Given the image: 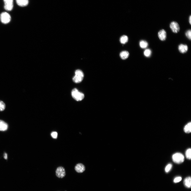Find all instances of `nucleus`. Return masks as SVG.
<instances>
[{
    "instance_id": "nucleus-1",
    "label": "nucleus",
    "mask_w": 191,
    "mask_h": 191,
    "mask_svg": "<svg viewBox=\"0 0 191 191\" xmlns=\"http://www.w3.org/2000/svg\"><path fill=\"white\" fill-rule=\"evenodd\" d=\"M71 95L73 98L78 101H81L83 99L84 97V94L79 92L76 88H74L72 90Z\"/></svg>"
},
{
    "instance_id": "nucleus-2",
    "label": "nucleus",
    "mask_w": 191,
    "mask_h": 191,
    "mask_svg": "<svg viewBox=\"0 0 191 191\" xmlns=\"http://www.w3.org/2000/svg\"><path fill=\"white\" fill-rule=\"evenodd\" d=\"M84 77L83 72L81 70H77L75 72V75L73 78V80L76 83H80L82 81Z\"/></svg>"
},
{
    "instance_id": "nucleus-3",
    "label": "nucleus",
    "mask_w": 191,
    "mask_h": 191,
    "mask_svg": "<svg viewBox=\"0 0 191 191\" xmlns=\"http://www.w3.org/2000/svg\"><path fill=\"white\" fill-rule=\"evenodd\" d=\"M173 160L175 163L180 164L183 163L184 161V155L181 153H177L174 154L172 156Z\"/></svg>"
},
{
    "instance_id": "nucleus-4",
    "label": "nucleus",
    "mask_w": 191,
    "mask_h": 191,
    "mask_svg": "<svg viewBox=\"0 0 191 191\" xmlns=\"http://www.w3.org/2000/svg\"><path fill=\"white\" fill-rule=\"evenodd\" d=\"M0 19L1 22L3 23L7 24L9 23L11 20V17L10 15L6 12L2 13L0 16Z\"/></svg>"
},
{
    "instance_id": "nucleus-5",
    "label": "nucleus",
    "mask_w": 191,
    "mask_h": 191,
    "mask_svg": "<svg viewBox=\"0 0 191 191\" xmlns=\"http://www.w3.org/2000/svg\"><path fill=\"white\" fill-rule=\"evenodd\" d=\"M56 174L57 177L59 178H64L66 175L65 168L62 166L58 167L56 171Z\"/></svg>"
},
{
    "instance_id": "nucleus-6",
    "label": "nucleus",
    "mask_w": 191,
    "mask_h": 191,
    "mask_svg": "<svg viewBox=\"0 0 191 191\" xmlns=\"http://www.w3.org/2000/svg\"><path fill=\"white\" fill-rule=\"evenodd\" d=\"M170 27L172 32L175 34L178 33L180 30L179 24L175 21L172 22L170 24Z\"/></svg>"
},
{
    "instance_id": "nucleus-7",
    "label": "nucleus",
    "mask_w": 191,
    "mask_h": 191,
    "mask_svg": "<svg viewBox=\"0 0 191 191\" xmlns=\"http://www.w3.org/2000/svg\"><path fill=\"white\" fill-rule=\"evenodd\" d=\"M5 9L8 11H11L13 7V0H3Z\"/></svg>"
},
{
    "instance_id": "nucleus-8",
    "label": "nucleus",
    "mask_w": 191,
    "mask_h": 191,
    "mask_svg": "<svg viewBox=\"0 0 191 191\" xmlns=\"http://www.w3.org/2000/svg\"><path fill=\"white\" fill-rule=\"evenodd\" d=\"M158 36L160 40L162 41H164L167 38V32L165 30L161 29L158 32Z\"/></svg>"
},
{
    "instance_id": "nucleus-9",
    "label": "nucleus",
    "mask_w": 191,
    "mask_h": 191,
    "mask_svg": "<svg viewBox=\"0 0 191 191\" xmlns=\"http://www.w3.org/2000/svg\"><path fill=\"white\" fill-rule=\"evenodd\" d=\"M178 50L179 52L182 54L186 53L188 50V45L183 44H180L178 46Z\"/></svg>"
},
{
    "instance_id": "nucleus-10",
    "label": "nucleus",
    "mask_w": 191,
    "mask_h": 191,
    "mask_svg": "<svg viewBox=\"0 0 191 191\" xmlns=\"http://www.w3.org/2000/svg\"><path fill=\"white\" fill-rule=\"evenodd\" d=\"M75 171L79 173H82L85 170V167L82 164L79 163L77 164L75 167Z\"/></svg>"
},
{
    "instance_id": "nucleus-11",
    "label": "nucleus",
    "mask_w": 191,
    "mask_h": 191,
    "mask_svg": "<svg viewBox=\"0 0 191 191\" xmlns=\"http://www.w3.org/2000/svg\"><path fill=\"white\" fill-rule=\"evenodd\" d=\"M17 4L21 7L27 6L29 3L28 0H16Z\"/></svg>"
},
{
    "instance_id": "nucleus-12",
    "label": "nucleus",
    "mask_w": 191,
    "mask_h": 191,
    "mask_svg": "<svg viewBox=\"0 0 191 191\" xmlns=\"http://www.w3.org/2000/svg\"><path fill=\"white\" fill-rule=\"evenodd\" d=\"M8 128L7 123L3 121L0 120V131H4L7 130Z\"/></svg>"
},
{
    "instance_id": "nucleus-13",
    "label": "nucleus",
    "mask_w": 191,
    "mask_h": 191,
    "mask_svg": "<svg viewBox=\"0 0 191 191\" xmlns=\"http://www.w3.org/2000/svg\"><path fill=\"white\" fill-rule=\"evenodd\" d=\"M139 45L141 49H145L147 48L149 46V44L147 41L142 40L140 41Z\"/></svg>"
},
{
    "instance_id": "nucleus-14",
    "label": "nucleus",
    "mask_w": 191,
    "mask_h": 191,
    "mask_svg": "<svg viewBox=\"0 0 191 191\" xmlns=\"http://www.w3.org/2000/svg\"><path fill=\"white\" fill-rule=\"evenodd\" d=\"M184 185L187 188H189L191 186V178L190 177H188L186 178L184 180Z\"/></svg>"
},
{
    "instance_id": "nucleus-15",
    "label": "nucleus",
    "mask_w": 191,
    "mask_h": 191,
    "mask_svg": "<svg viewBox=\"0 0 191 191\" xmlns=\"http://www.w3.org/2000/svg\"><path fill=\"white\" fill-rule=\"evenodd\" d=\"M129 56V53L126 51H123L121 52L120 54V58L123 60H125L127 59Z\"/></svg>"
},
{
    "instance_id": "nucleus-16",
    "label": "nucleus",
    "mask_w": 191,
    "mask_h": 191,
    "mask_svg": "<svg viewBox=\"0 0 191 191\" xmlns=\"http://www.w3.org/2000/svg\"><path fill=\"white\" fill-rule=\"evenodd\" d=\"M184 132L187 133H189L191 132V123L189 122L184 127Z\"/></svg>"
},
{
    "instance_id": "nucleus-17",
    "label": "nucleus",
    "mask_w": 191,
    "mask_h": 191,
    "mask_svg": "<svg viewBox=\"0 0 191 191\" xmlns=\"http://www.w3.org/2000/svg\"><path fill=\"white\" fill-rule=\"evenodd\" d=\"M128 41V36L125 35H124L120 38V42L122 44H125Z\"/></svg>"
},
{
    "instance_id": "nucleus-18",
    "label": "nucleus",
    "mask_w": 191,
    "mask_h": 191,
    "mask_svg": "<svg viewBox=\"0 0 191 191\" xmlns=\"http://www.w3.org/2000/svg\"><path fill=\"white\" fill-rule=\"evenodd\" d=\"M152 54V52L150 49H146L144 52V56L147 58H149L151 57Z\"/></svg>"
},
{
    "instance_id": "nucleus-19",
    "label": "nucleus",
    "mask_w": 191,
    "mask_h": 191,
    "mask_svg": "<svg viewBox=\"0 0 191 191\" xmlns=\"http://www.w3.org/2000/svg\"><path fill=\"white\" fill-rule=\"evenodd\" d=\"M185 156L186 158L189 160L191 158V150L190 149H188L185 152Z\"/></svg>"
},
{
    "instance_id": "nucleus-20",
    "label": "nucleus",
    "mask_w": 191,
    "mask_h": 191,
    "mask_svg": "<svg viewBox=\"0 0 191 191\" xmlns=\"http://www.w3.org/2000/svg\"><path fill=\"white\" fill-rule=\"evenodd\" d=\"M6 108V105L4 103L0 101V111H4Z\"/></svg>"
},
{
    "instance_id": "nucleus-21",
    "label": "nucleus",
    "mask_w": 191,
    "mask_h": 191,
    "mask_svg": "<svg viewBox=\"0 0 191 191\" xmlns=\"http://www.w3.org/2000/svg\"><path fill=\"white\" fill-rule=\"evenodd\" d=\"M185 35L188 39L191 40V31L190 30H189L187 31L185 33Z\"/></svg>"
},
{
    "instance_id": "nucleus-22",
    "label": "nucleus",
    "mask_w": 191,
    "mask_h": 191,
    "mask_svg": "<svg viewBox=\"0 0 191 191\" xmlns=\"http://www.w3.org/2000/svg\"><path fill=\"white\" fill-rule=\"evenodd\" d=\"M172 167V165L171 164H169L168 165L165 169V172L167 173L169 172L171 169Z\"/></svg>"
},
{
    "instance_id": "nucleus-23",
    "label": "nucleus",
    "mask_w": 191,
    "mask_h": 191,
    "mask_svg": "<svg viewBox=\"0 0 191 191\" xmlns=\"http://www.w3.org/2000/svg\"><path fill=\"white\" fill-rule=\"evenodd\" d=\"M52 137L55 139H56L58 137V133L55 131L52 132L51 133Z\"/></svg>"
},
{
    "instance_id": "nucleus-24",
    "label": "nucleus",
    "mask_w": 191,
    "mask_h": 191,
    "mask_svg": "<svg viewBox=\"0 0 191 191\" xmlns=\"http://www.w3.org/2000/svg\"><path fill=\"white\" fill-rule=\"evenodd\" d=\"M182 179L181 177L178 176L176 177L174 180V182L175 183H177L180 182Z\"/></svg>"
},
{
    "instance_id": "nucleus-25",
    "label": "nucleus",
    "mask_w": 191,
    "mask_h": 191,
    "mask_svg": "<svg viewBox=\"0 0 191 191\" xmlns=\"http://www.w3.org/2000/svg\"><path fill=\"white\" fill-rule=\"evenodd\" d=\"M189 23L190 25H191V15L190 16L189 18Z\"/></svg>"
},
{
    "instance_id": "nucleus-26",
    "label": "nucleus",
    "mask_w": 191,
    "mask_h": 191,
    "mask_svg": "<svg viewBox=\"0 0 191 191\" xmlns=\"http://www.w3.org/2000/svg\"><path fill=\"white\" fill-rule=\"evenodd\" d=\"M7 155L6 153H5L4 155V158L5 159H7Z\"/></svg>"
},
{
    "instance_id": "nucleus-27",
    "label": "nucleus",
    "mask_w": 191,
    "mask_h": 191,
    "mask_svg": "<svg viewBox=\"0 0 191 191\" xmlns=\"http://www.w3.org/2000/svg\"></svg>"
}]
</instances>
